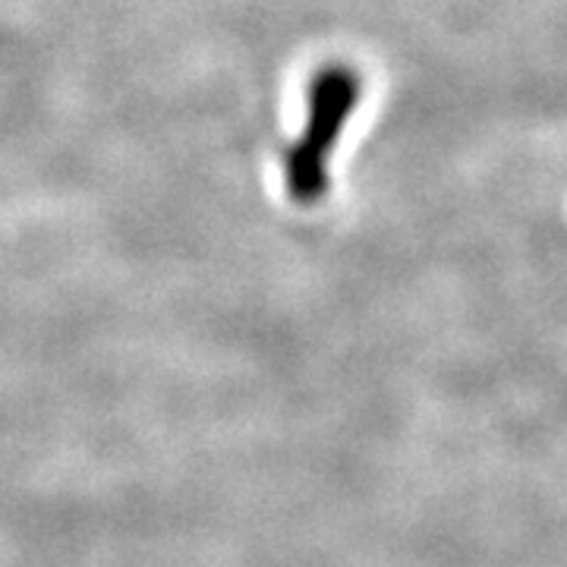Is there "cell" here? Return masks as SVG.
Listing matches in <instances>:
<instances>
[{"label": "cell", "instance_id": "obj_1", "mask_svg": "<svg viewBox=\"0 0 567 567\" xmlns=\"http://www.w3.org/2000/svg\"><path fill=\"white\" fill-rule=\"evenodd\" d=\"M360 104V76L350 66H324L306 92L300 140L284 155V186L297 205H316L328 193V155Z\"/></svg>", "mask_w": 567, "mask_h": 567}]
</instances>
